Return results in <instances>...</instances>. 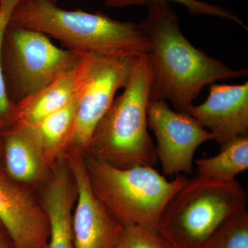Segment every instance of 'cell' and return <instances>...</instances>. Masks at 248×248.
<instances>
[{
    "mask_svg": "<svg viewBox=\"0 0 248 248\" xmlns=\"http://www.w3.org/2000/svg\"><path fill=\"white\" fill-rule=\"evenodd\" d=\"M85 162L94 195L114 218L156 233L166 205L187 180L182 174L167 180L152 166L124 169L90 156Z\"/></svg>",
    "mask_w": 248,
    "mask_h": 248,
    "instance_id": "4",
    "label": "cell"
},
{
    "mask_svg": "<svg viewBox=\"0 0 248 248\" xmlns=\"http://www.w3.org/2000/svg\"><path fill=\"white\" fill-rule=\"evenodd\" d=\"M148 125L156 139V153L164 175L192 172L194 155L213 135L190 114L170 108L166 101L151 99Z\"/></svg>",
    "mask_w": 248,
    "mask_h": 248,
    "instance_id": "8",
    "label": "cell"
},
{
    "mask_svg": "<svg viewBox=\"0 0 248 248\" xmlns=\"http://www.w3.org/2000/svg\"><path fill=\"white\" fill-rule=\"evenodd\" d=\"M142 56L126 53L84 54L76 120L64 153L83 154L87 151L116 93L128 84Z\"/></svg>",
    "mask_w": 248,
    "mask_h": 248,
    "instance_id": "7",
    "label": "cell"
},
{
    "mask_svg": "<svg viewBox=\"0 0 248 248\" xmlns=\"http://www.w3.org/2000/svg\"><path fill=\"white\" fill-rule=\"evenodd\" d=\"M161 1L168 2L169 1H175L184 5L188 10L190 14L194 16H209L230 19L248 30L246 24L228 10L221 6L208 4L200 0H104L106 6L113 9H122L137 5H148L155 1Z\"/></svg>",
    "mask_w": 248,
    "mask_h": 248,
    "instance_id": "18",
    "label": "cell"
},
{
    "mask_svg": "<svg viewBox=\"0 0 248 248\" xmlns=\"http://www.w3.org/2000/svg\"><path fill=\"white\" fill-rule=\"evenodd\" d=\"M198 176L231 182L248 169V135H240L221 144L218 154L195 161Z\"/></svg>",
    "mask_w": 248,
    "mask_h": 248,
    "instance_id": "16",
    "label": "cell"
},
{
    "mask_svg": "<svg viewBox=\"0 0 248 248\" xmlns=\"http://www.w3.org/2000/svg\"><path fill=\"white\" fill-rule=\"evenodd\" d=\"M248 201L236 180L187 179L166 205L157 234L169 248H202L227 217L246 208Z\"/></svg>",
    "mask_w": 248,
    "mask_h": 248,
    "instance_id": "5",
    "label": "cell"
},
{
    "mask_svg": "<svg viewBox=\"0 0 248 248\" xmlns=\"http://www.w3.org/2000/svg\"><path fill=\"white\" fill-rule=\"evenodd\" d=\"M0 148H1V141H0ZM3 169L2 167H1V165H0V169Z\"/></svg>",
    "mask_w": 248,
    "mask_h": 248,
    "instance_id": "22",
    "label": "cell"
},
{
    "mask_svg": "<svg viewBox=\"0 0 248 248\" xmlns=\"http://www.w3.org/2000/svg\"><path fill=\"white\" fill-rule=\"evenodd\" d=\"M153 82L151 63L143 55L124 93L97 125L86 151L90 157L124 169L156 164V147L148 130Z\"/></svg>",
    "mask_w": 248,
    "mask_h": 248,
    "instance_id": "3",
    "label": "cell"
},
{
    "mask_svg": "<svg viewBox=\"0 0 248 248\" xmlns=\"http://www.w3.org/2000/svg\"><path fill=\"white\" fill-rule=\"evenodd\" d=\"M0 141L10 178L28 184L43 179L48 166L29 129L12 125L0 133Z\"/></svg>",
    "mask_w": 248,
    "mask_h": 248,
    "instance_id": "14",
    "label": "cell"
},
{
    "mask_svg": "<svg viewBox=\"0 0 248 248\" xmlns=\"http://www.w3.org/2000/svg\"><path fill=\"white\" fill-rule=\"evenodd\" d=\"M189 114L208 129L220 145L248 135V81L238 85L212 84L208 99L192 106Z\"/></svg>",
    "mask_w": 248,
    "mask_h": 248,
    "instance_id": "11",
    "label": "cell"
},
{
    "mask_svg": "<svg viewBox=\"0 0 248 248\" xmlns=\"http://www.w3.org/2000/svg\"><path fill=\"white\" fill-rule=\"evenodd\" d=\"M20 0H1L0 6V133L9 128L12 124L14 103L10 100L3 74L1 50L5 31L15 6Z\"/></svg>",
    "mask_w": 248,
    "mask_h": 248,
    "instance_id": "19",
    "label": "cell"
},
{
    "mask_svg": "<svg viewBox=\"0 0 248 248\" xmlns=\"http://www.w3.org/2000/svg\"><path fill=\"white\" fill-rule=\"evenodd\" d=\"M78 99V93L64 107L46 117L34 128H27L48 167L66 151L76 120Z\"/></svg>",
    "mask_w": 248,
    "mask_h": 248,
    "instance_id": "15",
    "label": "cell"
},
{
    "mask_svg": "<svg viewBox=\"0 0 248 248\" xmlns=\"http://www.w3.org/2000/svg\"><path fill=\"white\" fill-rule=\"evenodd\" d=\"M77 188L68 164L62 161L54 168L43 194V207L49 222L46 248H75L73 232V205Z\"/></svg>",
    "mask_w": 248,
    "mask_h": 248,
    "instance_id": "12",
    "label": "cell"
},
{
    "mask_svg": "<svg viewBox=\"0 0 248 248\" xmlns=\"http://www.w3.org/2000/svg\"><path fill=\"white\" fill-rule=\"evenodd\" d=\"M66 154L78 192L73 215L75 248H115L123 226L94 195L82 155Z\"/></svg>",
    "mask_w": 248,
    "mask_h": 248,
    "instance_id": "9",
    "label": "cell"
},
{
    "mask_svg": "<svg viewBox=\"0 0 248 248\" xmlns=\"http://www.w3.org/2000/svg\"><path fill=\"white\" fill-rule=\"evenodd\" d=\"M147 6L141 24L150 41L146 55L153 72L151 99L169 100L176 111L189 114L204 86L248 76L247 69H232L194 46L183 35L177 15L168 1Z\"/></svg>",
    "mask_w": 248,
    "mask_h": 248,
    "instance_id": "1",
    "label": "cell"
},
{
    "mask_svg": "<svg viewBox=\"0 0 248 248\" xmlns=\"http://www.w3.org/2000/svg\"><path fill=\"white\" fill-rule=\"evenodd\" d=\"M0 248H15L14 243L0 222Z\"/></svg>",
    "mask_w": 248,
    "mask_h": 248,
    "instance_id": "21",
    "label": "cell"
},
{
    "mask_svg": "<svg viewBox=\"0 0 248 248\" xmlns=\"http://www.w3.org/2000/svg\"><path fill=\"white\" fill-rule=\"evenodd\" d=\"M115 248H169L157 233L136 225L122 226Z\"/></svg>",
    "mask_w": 248,
    "mask_h": 248,
    "instance_id": "20",
    "label": "cell"
},
{
    "mask_svg": "<svg viewBox=\"0 0 248 248\" xmlns=\"http://www.w3.org/2000/svg\"><path fill=\"white\" fill-rule=\"evenodd\" d=\"M81 61L73 71L15 104L11 126L34 128L46 117L71 102L79 92Z\"/></svg>",
    "mask_w": 248,
    "mask_h": 248,
    "instance_id": "13",
    "label": "cell"
},
{
    "mask_svg": "<svg viewBox=\"0 0 248 248\" xmlns=\"http://www.w3.org/2000/svg\"><path fill=\"white\" fill-rule=\"evenodd\" d=\"M1 0H0V6H1Z\"/></svg>",
    "mask_w": 248,
    "mask_h": 248,
    "instance_id": "23",
    "label": "cell"
},
{
    "mask_svg": "<svg viewBox=\"0 0 248 248\" xmlns=\"http://www.w3.org/2000/svg\"><path fill=\"white\" fill-rule=\"evenodd\" d=\"M0 222L15 248H46L50 227L43 207L0 169Z\"/></svg>",
    "mask_w": 248,
    "mask_h": 248,
    "instance_id": "10",
    "label": "cell"
},
{
    "mask_svg": "<svg viewBox=\"0 0 248 248\" xmlns=\"http://www.w3.org/2000/svg\"><path fill=\"white\" fill-rule=\"evenodd\" d=\"M202 248H248L247 209H241L227 217Z\"/></svg>",
    "mask_w": 248,
    "mask_h": 248,
    "instance_id": "17",
    "label": "cell"
},
{
    "mask_svg": "<svg viewBox=\"0 0 248 248\" xmlns=\"http://www.w3.org/2000/svg\"><path fill=\"white\" fill-rule=\"evenodd\" d=\"M9 22L39 31L83 53L144 55L150 48L149 37L141 22H122L102 12L63 9L57 0H20Z\"/></svg>",
    "mask_w": 248,
    "mask_h": 248,
    "instance_id": "2",
    "label": "cell"
},
{
    "mask_svg": "<svg viewBox=\"0 0 248 248\" xmlns=\"http://www.w3.org/2000/svg\"><path fill=\"white\" fill-rule=\"evenodd\" d=\"M84 54L59 48L45 34L9 22L1 61L10 100L16 104L55 82L76 68Z\"/></svg>",
    "mask_w": 248,
    "mask_h": 248,
    "instance_id": "6",
    "label": "cell"
}]
</instances>
